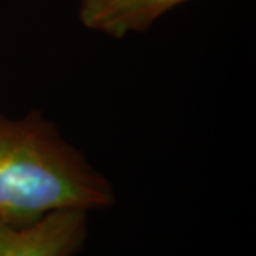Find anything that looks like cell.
Returning a JSON list of instances; mask_svg holds the SVG:
<instances>
[{
    "mask_svg": "<svg viewBox=\"0 0 256 256\" xmlns=\"http://www.w3.org/2000/svg\"><path fill=\"white\" fill-rule=\"evenodd\" d=\"M110 180L40 111L0 114V220L26 225L50 212L110 208Z\"/></svg>",
    "mask_w": 256,
    "mask_h": 256,
    "instance_id": "6da1fadb",
    "label": "cell"
},
{
    "mask_svg": "<svg viewBox=\"0 0 256 256\" xmlns=\"http://www.w3.org/2000/svg\"><path fill=\"white\" fill-rule=\"evenodd\" d=\"M88 236V212H50L26 225L0 220V256H76Z\"/></svg>",
    "mask_w": 256,
    "mask_h": 256,
    "instance_id": "7a4b0ae2",
    "label": "cell"
},
{
    "mask_svg": "<svg viewBox=\"0 0 256 256\" xmlns=\"http://www.w3.org/2000/svg\"><path fill=\"white\" fill-rule=\"evenodd\" d=\"M190 0H78V20L110 38L146 32L168 12Z\"/></svg>",
    "mask_w": 256,
    "mask_h": 256,
    "instance_id": "3957f363",
    "label": "cell"
}]
</instances>
